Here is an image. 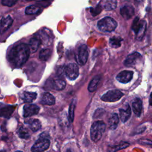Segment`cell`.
<instances>
[{"label": "cell", "mask_w": 152, "mask_h": 152, "mask_svg": "<svg viewBox=\"0 0 152 152\" xmlns=\"http://www.w3.org/2000/svg\"><path fill=\"white\" fill-rule=\"evenodd\" d=\"M30 50L28 45L19 44L11 49L9 53L10 62L17 67H20L26 63L29 57Z\"/></svg>", "instance_id": "obj_1"}, {"label": "cell", "mask_w": 152, "mask_h": 152, "mask_svg": "<svg viewBox=\"0 0 152 152\" xmlns=\"http://www.w3.org/2000/svg\"><path fill=\"white\" fill-rule=\"evenodd\" d=\"M106 129V124L103 121L93 122L90 128V137L93 142H98L102 138Z\"/></svg>", "instance_id": "obj_2"}, {"label": "cell", "mask_w": 152, "mask_h": 152, "mask_svg": "<svg viewBox=\"0 0 152 152\" xmlns=\"http://www.w3.org/2000/svg\"><path fill=\"white\" fill-rule=\"evenodd\" d=\"M116 21L110 17H105L97 22L99 29L104 32L113 31L117 27Z\"/></svg>", "instance_id": "obj_3"}, {"label": "cell", "mask_w": 152, "mask_h": 152, "mask_svg": "<svg viewBox=\"0 0 152 152\" xmlns=\"http://www.w3.org/2000/svg\"><path fill=\"white\" fill-rule=\"evenodd\" d=\"M147 28V23L145 20H140L138 17H136L132 23V29L135 33V38L138 40L142 39L145 34Z\"/></svg>", "instance_id": "obj_4"}, {"label": "cell", "mask_w": 152, "mask_h": 152, "mask_svg": "<svg viewBox=\"0 0 152 152\" xmlns=\"http://www.w3.org/2000/svg\"><path fill=\"white\" fill-rule=\"evenodd\" d=\"M50 144L49 139L41 134L39 138L32 145L31 151L32 152H43L49 148Z\"/></svg>", "instance_id": "obj_5"}, {"label": "cell", "mask_w": 152, "mask_h": 152, "mask_svg": "<svg viewBox=\"0 0 152 152\" xmlns=\"http://www.w3.org/2000/svg\"><path fill=\"white\" fill-rule=\"evenodd\" d=\"M124 93L119 90H112L107 91L102 97L101 99L106 102H113L119 100Z\"/></svg>", "instance_id": "obj_6"}, {"label": "cell", "mask_w": 152, "mask_h": 152, "mask_svg": "<svg viewBox=\"0 0 152 152\" xmlns=\"http://www.w3.org/2000/svg\"><path fill=\"white\" fill-rule=\"evenodd\" d=\"M64 72L66 77L69 80H74L79 75V68L77 64L69 63L65 66Z\"/></svg>", "instance_id": "obj_7"}, {"label": "cell", "mask_w": 152, "mask_h": 152, "mask_svg": "<svg viewBox=\"0 0 152 152\" xmlns=\"http://www.w3.org/2000/svg\"><path fill=\"white\" fill-rule=\"evenodd\" d=\"M88 58V52L87 46L86 45H82L78 49L77 55V61L80 65H84L86 64Z\"/></svg>", "instance_id": "obj_8"}, {"label": "cell", "mask_w": 152, "mask_h": 152, "mask_svg": "<svg viewBox=\"0 0 152 152\" xmlns=\"http://www.w3.org/2000/svg\"><path fill=\"white\" fill-rule=\"evenodd\" d=\"M141 58L142 56L140 53L137 52H133L127 56L124 61V65L128 66L134 65L137 64L138 62L141 59Z\"/></svg>", "instance_id": "obj_9"}, {"label": "cell", "mask_w": 152, "mask_h": 152, "mask_svg": "<svg viewBox=\"0 0 152 152\" xmlns=\"http://www.w3.org/2000/svg\"><path fill=\"white\" fill-rule=\"evenodd\" d=\"M40 107L36 104H26L23 107V116L27 118L37 114Z\"/></svg>", "instance_id": "obj_10"}, {"label": "cell", "mask_w": 152, "mask_h": 152, "mask_svg": "<svg viewBox=\"0 0 152 152\" xmlns=\"http://www.w3.org/2000/svg\"><path fill=\"white\" fill-rule=\"evenodd\" d=\"M133 72L131 71L125 70L120 72L116 75V80L121 83H129L133 77Z\"/></svg>", "instance_id": "obj_11"}, {"label": "cell", "mask_w": 152, "mask_h": 152, "mask_svg": "<svg viewBox=\"0 0 152 152\" xmlns=\"http://www.w3.org/2000/svg\"><path fill=\"white\" fill-rule=\"evenodd\" d=\"M119 117L121 121L124 123L126 122L131 117V109L129 104H126L124 107L119 109Z\"/></svg>", "instance_id": "obj_12"}, {"label": "cell", "mask_w": 152, "mask_h": 152, "mask_svg": "<svg viewBox=\"0 0 152 152\" xmlns=\"http://www.w3.org/2000/svg\"><path fill=\"white\" fill-rule=\"evenodd\" d=\"M134 9L131 5H126L122 7L120 10V14L125 20L130 19L134 15Z\"/></svg>", "instance_id": "obj_13"}, {"label": "cell", "mask_w": 152, "mask_h": 152, "mask_svg": "<svg viewBox=\"0 0 152 152\" xmlns=\"http://www.w3.org/2000/svg\"><path fill=\"white\" fill-rule=\"evenodd\" d=\"M13 20L11 16L7 15L4 17L0 21V33H5L12 25Z\"/></svg>", "instance_id": "obj_14"}, {"label": "cell", "mask_w": 152, "mask_h": 152, "mask_svg": "<svg viewBox=\"0 0 152 152\" xmlns=\"http://www.w3.org/2000/svg\"><path fill=\"white\" fill-rule=\"evenodd\" d=\"M132 106L134 113L137 116H140L142 113V102L139 97H136L134 99L132 103Z\"/></svg>", "instance_id": "obj_15"}, {"label": "cell", "mask_w": 152, "mask_h": 152, "mask_svg": "<svg viewBox=\"0 0 152 152\" xmlns=\"http://www.w3.org/2000/svg\"><path fill=\"white\" fill-rule=\"evenodd\" d=\"M55 103V99L53 95L49 93H45L40 98V103L45 105H53Z\"/></svg>", "instance_id": "obj_16"}, {"label": "cell", "mask_w": 152, "mask_h": 152, "mask_svg": "<svg viewBox=\"0 0 152 152\" xmlns=\"http://www.w3.org/2000/svg\"><path fill=\"white\" fill-rule=\"evenodd\" d=\"M41 43H42V40L39 37H32L30 40L29 44L28 45L30 52H31V53H34L35 52H36L39 47L40 46Z\"/></svg>", "instance_id": "obj_17"}, {"label": "cell", "mask_w": 152, "mask_h": 152, "mask_svg": "<svg viewBox=\"0 0 152 152\" xmlns=\"http://www.w3.org/2000/svg\"><path fill=\"white\" fill-rule=\"evenodd\" d=\"M21 99L25 103H31L37 97V93L35 92L24 91L21 94Z\"/></svg>", "instance_id": "obj_18"}, {"label": "cell", "mask_w": 152, "mask_h": 152, "mask_svg": "<svg viewBox=\"0 0 152 152\" xmlns=\"http://www.w3.org/2000/svg\"><path fill=\"white\" fill-rule=\"evenodd\" d=\"M119 124V116L116 113H113L111 115L109 119V128L112 130L115 129Z\"/></svg>", "instance_id": "obj_19"}, {"label": "cell", "mask_w": 152, "mask_h": 152, "mask_svg": "<svg viewBox=\"0 0 152 152\" xmlns=\"http://www.w3.org/2000/svg\"><path fill=\"white\" fill-rule=\"evenodd\" d=\"M116 4L117 2L116 1L109 0L102 1L100 4V5L106 10H114L116 7Z\"/></svg>", "instance_id": "obj_20"}, {"label": "cell", "mask_w": 152, "mask_h": 152, "mask_svg": "<svg viewBox=\"0 0 152 152\" xmlns=\"http://www.w3.org/2000/svg\"><path fill=\"white\" fill-rule=\"evenodd\" d=\"M42 12L41 8L36 5H32L27 7L26 8L25 13L27 15H36Z\"/></svg>", "instance_id": "obj_21"}, {"label": "cell", "mask_w": 152, "mask_h": 152, "mask_svg": "<svg viewBox=\"0 0 152 152\" xmlns=\"http://www.w3.org/2000/svg\"><path fill=\"white\" fill-rule=\"evenodd\" d=\"M13 108L11 106H4L0 108V116L9 118L13 112Z\"/></svg>", "instance_id": "obj_22"}, {"label": "cell", "mask_w": 152, "mask_h": 152, "mask_svg": "<svg viewBox=\"0 0 152 152\" xmlns=\"http://www.w3.org/2000/svg\"><path fill=\"white\" fill-rule=\"evenodd\" d=\"M52 55V50L50 49L45 48L43 49L40 50L39 53V58L42 61H48Z\"/></svg>", "instance_id": "obj_23"}, {"label": "cell", "mask_w": 152, "mask_h": 152, "mask_svg": "<svg viewBox=\"0 0 152 152\" xmlns=\"http://www.w3.org/2000/svg\"><path fill=\"white\" fill-rule=\"evenodd\" d=\"M100 80V77L99 75H97L95 77H94L91 81L90 82L88 86V90L90 92H93L94 91L98 86V84Z\"/></svg>", "instance_id": "obj_24"}, {"label": "cell", "mask_w": 152, "mask_h": 152, "mask_svg": "<svg viewBox=\"0 0 152 152\" xmlns=\"http://www.w3.org/2000/svg\"><path fill=\"white\" fill-rule=\"evenodd\" d=\"M66 83L62 79L55 80L52 82V88L56 90H62L65 88Z\"/></svg>", "instance_id": "obj_25"}, {"label": "cell", "mask_w": 152, "mask_h": 152, "mask_svg": "<svg viewBox=\"0 0 152 152\" xmlns=\"http://www.w3.org/2000/svg\"><path fill=\"white\" fill-rule=\"evenodd\" d=\"M28 124L29 125L30 128L33 132L37 131L38 130H39L41 128V126H42L40 121L36 119L30 120L28 122Z\"/></svg>", "instance_id": "obj_26"}, {"label": "cell", "mask_w": 152, "mask_h": 152, "mask_svg": "<svg viewBox=\"0 0 152 152\" xmlns=\"http://www.w3.org/2000/svg\"><path fill=\"white\" fill-rule=\"evenodd\" d=\"M123 39L120 37L114 36L109 39V45L110 46L114 48H118L121 46V42Z\"/></svg>", "instance_id": "obj_27"}, {"label": "cell", "mask_w": 152, "mask_h": 152, "mask_svg": "<svg viewBox=\"0 0 152 152\" xmlns=\"http://www.w3.org/2000/svg\"><path fill=\"white\" fill-rule=\"evenodd\" d=\"M77 100L75 99H73L72 101L71 102L69 108V120L70 122H72L74 118V111L75 108L76 106Z\"/></svg>", "instance_id": "obj_28"}, {"label": "cell", "mask_w": 152, "mask_h": 152, "mask_svg": "<svg viewBox=\"0 0 152 152\" xmlns=\"http://www.w3.org/2000/svg\"><path fill=\"white\" fill-rule=\"evenodd\" d=\"M17 134L20 138L25 139V140L28 139L30 136V133H29L28 131L27 130V129L24 127H23V126L19 128V129L17 131Z\"/></svg>", "instance_id": "obj_29"}, {"label": "cell", "mask_w": 152, "mask_h": 152, "mask_svg": "<svg viewBox=\"0 0 152 152\" xmlns=\"http://www.w3.org/2000/svg\"><path fill=\"white\" fill-rule=\"evenodd\" d=\"M15 3H17L16 1H11V0H5L2 1V4L5 6L8 7H12L13 6Z\"/></svg>", "instance_id": "obj_30"}, {"label": "cell", "mask_w": 152, "mask_h": 152, "mask_svg": "<svg viewBox=\"0 0 152 152\" xmlns=\"http://www.w3.org/2000/svg\"><path fill=\"white\" fill-rule=\"evenodd\" d=\"M66 152H74L71 148H67L66 150Z\"/></svg>", "instance_id": "obj_31"}, {"label": "cell", "mask_w": 152, "mask_h": 152, "mask_svg": "<svg viewBox=\"0 0 152 152\" xmlns=\"http://www.w3.org/2000/svg\"><path fill=\"white\" fill-rule=\"evenodd\" d=\"M15 152H22V151H16Z\"/></svg>", "instance_id": "obj_32"}]
</instances>
